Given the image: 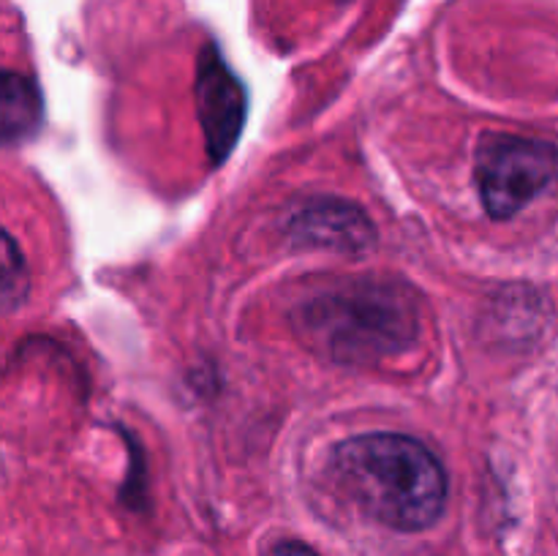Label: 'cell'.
Segmentation results:
<instances>
[{
  "label": "cell",
  "mask_w": 558,
  "mask_h": 556,
  "mask_svg": "<svg viewBox=\"0 0 558 556\" xmlns=\"http://www.w3.org/2000/svg\"><path fill=\"white\" fill-rule=\"evenodd\" d=\"M267 556H319L314 548H308V545L298 543V540H283V543L272 545L270 551H267Z\"/></svg>",
  "instance_id": "cell-4"
},
{
  "label": "cell",
  "mask_w": 558,
  "mask_h": 556,
  "mask_svg": "<svg viewBox=\"0 0 558 556\" xmlns=\"http://www.w3.org/2000/svg\"><path fill=\"white\" fill-rule=\"evenodd\" d=\"M38 118V98L31 82L16 74H5L3 82V131L5 140H16L33 129Z\"/></svg>",
  "instance_id": "cell-3"
},
{
  "label": "cell",
  "mask_w": 558,
  "mask_h": 556,
  "mask_svg": "<svg viewBox=\"0 0 558 556\" xmlns=\"http://www.w3.org/2000/svg\"><path fill=\"white\" fill-rule=\"evenodd\" d=\"M477 185L485 210L512 218L558 185V150L529 136H490L477 150Z\"/></svg>",
  "instance_id": "cell-2"
},
{
  "label": "cell",
  "mask_w": 558,
  "mask_h": 556,
  "mask_svg": "<svg viewBox=\"0 0 558 556\" xmlns=\"http://www.w3.org/2000/svg\"><path fill=\"white\" fill-rule=\"evenodd\" d=\"M336 472L349 496L376 521L420 532L439 521L447 501V474L439 458L403 434H363L336 450Z\"/></svg>",
  "instance_id": "cell-1"
}]
</instances>
